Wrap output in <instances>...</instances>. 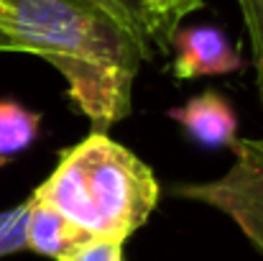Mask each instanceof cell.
I'll return each instance as SVG.
<instances>
[{"mask_svg": "<svg viewBox=\"0 0 263 261\" xmlns=\"http://www.w3.org/2000/svg\"><path fill=\"white\" fill-rule=\"evenodd\" d=\"M0 51L46 59L95 131L130 113L151 46L97 0H0Z\"/></svg>", "mask_w": 263, "mask_h": 261, "instance_id": "1", "label": "cell"}, {"mask_svg": "<svg viewBox=\"0 0 263 261\" xmlns=\"http://www.w3.org/2000/svg\"><path fill=\"white\" fill-rule=\"evenodd\" d=\"M31 195L92 236L125 241L156 210L161 189L133 151L92 128L62 151L54 172Z\"/></svg>", "mask_w": 263, "mask_h": 261, "instance_id": "2", "label": "cell"}, {"mask_svg": "<svg viewBox=\"0 0 263 261\" xmlns=\"http://www.w3.org/2000/svg\"><path fill=\"white\" fill-rule=\"evenodd\" d=\"M235 162L210 182L174 184L172 192L225 213L263 254V138H235Z\"/></svg>", "mask_w": 263, "mask_h": 261, "instance_id": "3", "label": "cell"}, {"mask_svg": "<svg viewBox=\"0 0 263 261\" xmlns=\"http://www.w3.org/2000/svg\"><path fill=\"white\" fill-rule=\"evenodd\" d=\"M176 46L174 77L197 80L210 75H230L243 67L240 54L233 49L228 36L215 26H189L172 33Z\"/></svg>", "mask_w": 263, "mask_h": 261, "instance_id": "4", "label": "cell"}, {"mask_svg": "<svg viewBox=\"0 0 263 261\" xmlns=\"http://www.w3.org/2000/svg\"><path fill=\"white\" fill-rule=\"evenodd\" d=\"M169 115L189 133L192 141L207 149H230L238 136V115L230 102L215 92L204 90L186 100L181 108L169 110Z\"/></svg>", "mask_w": 263, "mask_h": 261, "instance_id": "5", "label": "cell"}, {"mask_svg": "<svg viewBox=\"0 0 263 261\" xmlns=\"http://www.w3.org/2000/svg\"><path fill=\"white\" fill-rule=\"evenodd\" d=\"M28 200H31V207L26 218V249L54 261H67L80 246L95 238L89 231L67 220L62 213L36 200L33 195Z\"/></svg>", "mask_w": 263, "mask_h": 261, "instance_id": "6", "label": "cell"}, {"mask_svg": "<svg viewBox=\"0 0 263 261\" xmlns=\"http://www.w3.org/2000/svg\"><path fill=\"white\" fill-rule=\"evenodd\" d=\"M41 115L15 100H0V167L13 162L39 138Z\"/></svg>", "mask_w": 263, "mask_h": 261, "instance_id": "7", "label": "cell"}, {"mask_svg": "<svg viewBox=\"0 0 263 261\" xmlns=\"http://www.w3.org/2000/svg\"><path fill=\"white\" fill-rule=\"evenodd\" d=\"M102 3L115 18H120L130 31H136L148 46L154 41H159V28H156V21L151 15V10L146 8L143 0H97ZM161 44V41H159Z\"/></svg>", "mask_w": 263, "mask_h": 261, "instance_id": "8", "label": "cell"}, {"mask_svg": "<svg viewBox=\"0 0 263 261\" xmlns=\"http://www.w3.org/2000/svg\"><path fill=\"white\" fill-rule=\"evenodd\" d=\"M146 8L151 10L154 21H156V28H159V41L166 44L172 39V33L176 31V23L194 13L204 0H143Z\"/></svg>", "mask_w": 263, "mask_h": 261, "instance_id": "9", "label": "cell"}, {"mask_svg": "<svg viewBox=\"0 0 263 261\" xmlns=\"http://www.w3.org/2000/svg\"><path fill=\"white\" fill-rule=\"evenodd\" d=\"M31 200L0 213V256L26 251V218H28Z\"/></svg>", "mask_w": 263, "mask_h": 261, "instance_id": "10", "label": "cell"}, {"mask_svg": "<svg viewBox=\"0 0 263 261\" xmlns=\"http://www.w3.org/2000/svg\"><path fill=\"white\" fill-rule=\"evenodd\" d=\"M243 21H246V31L251 39V49H253V67H256V85L263 102V0H238Z\"/></svg>", "mask_w": 263, "mask_h": 261, "instance_id": "11", "label": "cell"}, {"mask_svg": "<svg viewBox=\"0 0 263 261\" xmlns=\"http://www.w3.org/2000/svg\"><path fill=\"white\" fill-rule=\"evenodd\" d=\"M67 261H123V241L95 236L85 246H80Z\"/></svg>", "mask_w": 263, "mask_h": 261, "instance_id": "12", "label": "cell"}]
</instances>
